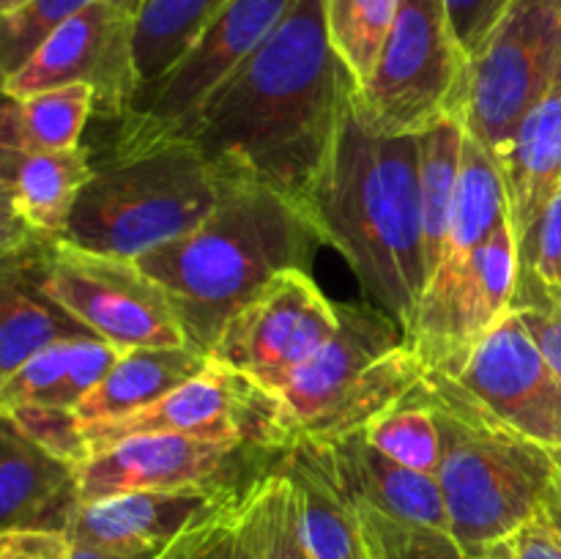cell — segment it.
Listing matches in <instances>:
<instances>
[{
  "instance_id": "7bdbcfd3",
  "label": "cell",
  "mask_w": 561,
  "mask_h": 559,
  "mask_svg": "<svg viewBox=\"0 0 561 559\" xmlns=\"http://www.w3.org/2000/svg\"><path fill=\"white\" fill-rule=\"evenodd\" d=\"M69 559H159V557H135V554H118L99 546H85V543H71Z\"/></svg>"
},
{
  "instance_id": "74e56055",
  "label": "cell",
  "mask_w": 561,
  "mask_h": 559,
  "mask_svg": "<svg viewBox=\"0 0 561 559\" xmlns=\"http://www.w3.org/2000/svg\"><path fill=\"white\" fill-rule=\"evenodd\" d=\"M520 272L548 285L561 283V190L548 203L529 244L520 252Z\"/></svg>"
},
{
  "instance_id": "60d3db41",
  "label": "cell",
  "mask_w": 561,
  "mask_h": 559,
  "mask_svg": "<svg viewBox=\"0 0 561 559\" xmlns=\"http://www.w3.org/2000/svg\"><path fill=\"white\" fill-rule=\"evenodd\" d=\"M71 540L66 532L9 529L0 532V559H69Z\"/></svg>"
},
{
  "instance_id": "3957f363",
  "label": "cell",
  "mask_w": 561,
  "mask_h": 559,
  "mask_svg": "<svg viewBox=\"0 0 561 559\" xmlns=\"http://www.w3.org/2000/svg\"><path fill=\"white\" fill-rule=\"evenodd\" d=\"M425 367L403 327L373 301L340 305V329L321 351L274 381H241L244 436L263 453L329 447L365 433L409 398Z\"/></svg>"
},
{
  "instance_id": "7a4b0ae2",
  "label": "cell",
  "mask_w": 561,
  "mask_h": 559,
  "mask_svg": "<svg viewBox=\"0 0 561 559\" xmlns=\"http://www.w3.org/2000/svg\"><path fill=\"white\" fill-rule=\"evenodd\" d=\"M305 212L323 244L345 258L367 301L409 327L427 283L420 137L373 129L354 91Z\"/></svg>"
},
{
  "instance_id": "4fadbf2b",
  "label": "cell",
  "mask_w": 561,
  "mask_h": 559,
  "mask_svg": "<svg viewBox=\"0 0 561 559\" xmlns=\"http://www.w3.org/2000/svg\"><path fill=\"white\" fill-rule=\"evenodd\" d=\"M520 285V247L513 225L502 223L471 258L453 294L438 305L420 307L403 329L409 345L427 373L458 376L477 345L515 307Z\"/></svg>"
},
{
  "instance_id": "9c48e42d",
  "label": "cell",
  "mask_w": 561,
  "mask_h": 559,
  "mask_svg": "<svg viewBox=\"0 0 561 559\" xmlns=\"http://www.w3.org/2000/svg\"><path fill=\"white\" fill-rule=\"evenodd\" d=\"M294 0H228L179 64L118 121L113 153L186 140L208 99L268 38Z\"/></svg>"
},
{
  "instance_id": "603a6c76",
  "label": "cell",
  "mask_w": 561,
  "mask_h": 559,
  "mask_svg": "<svg viewBox=\"0 0 561 559\" xmlns=\"http://www.w3.org/2000/svg\"><path fill=\"white\" fill-rule=\"evenodd\" d=\"M299 507L301 535L312 559H367L359 507L345 491L323 447H296L279 455Z\"/></svg>"
},
{
  "instance_id": "1f68e13d",
  "label": "cell",
  "mask_w": 561,
  "mask_h": 559,
  "mask_svg": "<svg viewBox=\"0 0 561 559\" xmlns=\"http://www.w3.org/2000/svg\"><path fill=\"white\" fill-rule=\"evenodd\" d=\"M356 507L367 559H474L449 529L392 518L362 502Z\"/></svg>"
},
{
  "instance_id": "d6a6232c",
  "label": "cell",
  "mask_w": 561,
  "mask_h": 559,
  "mask_svg": "<svg viewBox=\"0 0 561 559\" xmlns=\"http://www.w3.org/2000/svg\"><path fill=\"white\" fill-rule=\"evenodd\" d=\"M255 486V482H252ZM252 486L233 507L222 510L173 543L159 559H257Z\"/></svg>"
},
{
  "instance_id": "ffe728a7",
  "label": "cell",
  "mask_w": 561,
  "mask_h": 559,
  "mask_svg": "<svg viewBox=\"0 0 561 559\" xmlns=\"http://www.w3.org/2000/svg\"><path fill=\"white\" fill-rule=\"evenodd\" d=\"M80 504L77 466L49 455L3 420L0 529L69 532Z\"/></svg>"
},
{
  "instance_id": "ab89813d",
  "label": "cell",
  "mask_w": 561,
  "mask_h": 559,
  "mask_svg": "<svg viewBox=\"0 0 561 559\" xmlns=\"http://www.w3.org/2000/svg\"><path fill=\"white\" fill-rule=\"evenodd\" d=\"M513 3L515 0H444L455 36L463 44L469 58L496 31L499 22L513 9Z\"/></svg>"
},
{
  "instance_id": "7c38bea8",
  "label": "cell",
  "mask_w": 561,
  "mask_h": 559,
  "mask_svg": "<svg viewBox=\"0 0 561 559\" xmlns=\"http://www.w3.org/2000/svg\"><path fill=\"white\" fill-rule=\"evenodd\" d=\"M337 329L340 305L312 272L290 269L228 318L208 356L241 381H274L321 351Z\"/></svg>"
},
{
  "instance_id": "f35d334b",
  "label": "cell",
  "mask_w": 561,
  "mask_h": 559,
  "mask_svg": "<svg viewBox=\"0 0 561 559\" xmlns=\"http://www.w3.org/2000/svg\"><path fill=\"white\" fill-rule=\"evenodd\" d=\"M474 559H561V537L542 521L540 515L529 518L513 529L510 535L488 543L480 551L471 554Z\"/></svg>"
},
{
  "instance_id": "7402d4cb",
  "label": "cell",
  "mask_w": 561,
  "mask_h": 559,
  "mask_svg": "<svg viewBox=\"0 0 561 559\" xmlns=\"http://www.w3.org/2000/svg\"><path fill=\"white\" fill-rule=\"evenodd\" d=\"M323 449L354 502L392 518L449 529L447 502L436 477L398 464L373 447L362 433Z\"/></svg>"
},
{
  "instance_id": "8fae6325",
  "label": "cell",
  "mask_w": 561,
  "mask_h": 559,
  "mask_svg": "<svg viewBox=\"0 0 561 559\" xmlns=\"http://www.w3.org/2000/svg\"><path fill=\"white\" fill-rule=\"evenodd\" d=\"M91 85L102 118H126L142 96L135 58V11L99 0L60 22L31 58L3 75V96Z\"/></svg>"
},
{
  "instance_id": "484cf974",
  "label": "cell",
  "mask_w": 561,
  "mask_h": 559,
  "mask_svg": "<svg viewBox=\"0 0 561 559\" xmlns=\"http://www.w3.org/2000/svg\"><path fill=\"white\" fill-rule=\"evenodd\" d=\"M96 113L91 85H64L31 96H3L0 148L14 151H69L80 148L82 129Z\"/></svg>"
},
{
  "instance_id": "d4e9b609",
  "label": "cell",
  "mask_w": 561,
  "mask_h": 559,
  "mask_svg": "<svg viewBox=\"0 0 561 559\" xmlns=\"http://www.w3.org/2000/svg\"><path fill=\"white\" fill-rule=\"evenodd\" d=\"M91 334L33 285L31 274L3 261L0 277V378L20 370L27 360L60 340Z\"/></svg>"
},
{
  "instance_id": "83f0119b",
  "label": "cell",
  "mask_w": 561,
  "mask_h": 559,
  "mask_svg": "<svg viewBox=\"0 0 561 559\" xmlns=\"http://www.w3.org/2000/svg\"><path fill=\"white\" fill-rule=\"evenodd\" d=\"M420 137V197L422 230H425L427 274L433 272L449 228L455 186H458L460 159H463V121H444Z\"/></svg>"
},
{
  "instance_id": "4316f807",
  "label": "cell",
  "mask_w": 561,
  "mask_h": 559,
  "mask_svg": "<svg viewBox=\"0 0 561 559\" xmlns=\"http://www.w3.org/2000/svg\"><path fill=\"white\" fill-rule=\"evenodd\" d=\"M225 3L228 0H142L135 11V58L142 96L179 64Z\"/></svg>"
},
{
  "instance_id": "5bb4252c",
  "label": "cell",
  "mask_w": 561,
  "mask_h": 559,
  "mask_svg": "<svg viewBox=\"0 0 561 559\" xmlns=\"http://www.w3.org/2000/svg\"><path fill=\"white\" fill-rule=\"evenodd\" d=\"M453 378L515 433L561 449V376L515 310L496 323Z\"/></svg>"
},
{
  "instance_id": "277c9868",
  "label": "cell",
  "mask_w": 561,
  "mask_h": 559,
  "mask_svg": "<svg viewBox=\"0 0 561 559\" xmlns=\"http://www.w3.org/2000/svg\"><path fill=\"white\" fill-rule=\"evenodd\" d=\"M222 179L219 203L197 228L135 261L162 285L190 343L206 354L233 312L283 272H310L323 244L305 208L283 192Z\"/></svg>"
},
{
  "instance_id": "ac0fdd59",
  "label": "cell",
  "mask_w": 561,
  "mask_h": 559,
  "mask_svg": "<svg viewBox=\"0 0 561 559\" xmlns=\"http://www.w3.org/2000/svg\"><path fill=\"white\" fill-rule=\"evenodd\" d=\"M91 453L131 436H195L247 442L241 381L219 362L140 411L82 425Z\"/></svg>"
},
{
  "instance_id": "ee69618b",
  "label": "cell",
  "mask_w": 561,
  "mask_h": 559,
  "mask_svg": "<svg viewBox=\"0 0 561 559\" xmlns=\"http://www.w3.org/2000/svg\"><path fill=\"white\" fill-rule=\"evenodd\" d=\"M25 3H31V0H0V16L14 14V11L22 9Z\"/></svg>"
},
{
  "instance_id": "2e32d148",
  "label": "cell",
  "mask_w": 561,
  "mask_h": 559,
  "mask_svg": "<svg viewBox=\"0 0 561 559\" xmlns=\"http://www.w3.org/2000/svg\"><path fill=\"white\" fill-rule=\"evenodd\" d=\"M247 488L131 491L85 502L69 526L71 543L135 557H162L179 537L233 507Z\"/></svg>"
},
{
  "instance_id": "e0dca14e",
  "label": "cell",
  "mask_w": 561,
  "mask_h": 559,
  "mask_svg": "<svg viewBox=\"0 0 561 559\" xmlns=\"http://www.w3.org/2000/svg\"><path fill=\"white\" fill-rule=\"evenodd\" d=\"M93 170L82 146L69 151L0 148L3 255H25L64 239Z\"/></svg>"
},
{
  "instance_id": "8992f818",
  "label": "cell",
  "mask_w": 561,
  "mask_h": 559,
  "mask_svg": "<svg viewBox=\"0 0 561 559\" xmlns=\"http://www.w3.org/2000/svg\"><path fill=\"white\" fill-rule=\"evenodd\" d=\"M222 186V173L192 140L110 153L82 190L64 239L137 261L197 228L219 203Z\"/></svg>"
},
{
  "instance_id": "5b68a950",
  "label": "cell",
  "mask_w": 561,
  "mask_h": 559,
  "mask_svg": "<svg viewBox=\"0 0 561 559\" xmlns=\"http://www.w3.org/2000/svg\"><path fill=\"white\" fill-rule=\"evenodd\" d=\"M414 395L438 417V486L460 546L474 554L535 518L557 471V449L504 425L453 376L425 373Z\"/></svg>"
},
{
  "instance_id": "d6986e66",
  "label": "cell",
  "mask_w": 561,
  "mask_h": 559,
  "mask_svg": "<svg viewBox=\"0 0 561 559\" xmlns=\"http://www.w3.org/2000/svg\"><path fill=\"white\" fill-rule=\"evenodd\" d=\"M507 219L510 208L502 170H499L496 159L466 132L463 159H460L458 186H455L447 236H444L438 261L433 272L427 274V283L422 288L414 310L438 305L444 296L453 294L455 285L469 272L474 252Z\"/></svg>"
},
{
  "instance_id": "52a82bcc",
  "label": "cell",
  "mask_w": 561,
  "mask_h": 559,
  "mask_svg": "<svg viewBox=\"0 0 561 559\" xmlns=\"http://www.w3.org/2000/svg\"><path fill=\"white\" fill-rule=\"evenodd\" d=\"M469 80L471 58L444 0H400L376 69L356 88V107L376 132L416 137L463 121Z\"/></svg>"
},
{
  "instance_id": "b9f144b4",
  "label": "cell",
  "mask_w": 561,
  "mask_h": 559,
  "mask_svg": "<svg viewBox=\"0 0 561 559\" xmlns=\"http://www.w3.org/2000/svg\"><path fill=\"white\" fill-rule=\"evenodd\" d=\"M537 515L548 521V526L561 537V449H557V471H553V480L548 486L546 499H542Z\"/></svg>"
},
{
  "instance_id": "d590c367",
  "label": "cell",
  "mask_w": 561,
  "mask_h": 559,
  "mask_svg": "<svg viewBox=\"0 0 561 559\" xmlns=\"http://www.w3.org/2000/svg\"><path fill=\"white\" fill-rule=\"evenodd\" d=\"M75 343L77 338L60 340V343L49 345L47 351L33 356V360H27L20 370L0 378V409L25 403L47 406L53 400L55 389L64 381L66 370H69Z\"/></svg>"
},
{
  "instance_id": "30bf717a",
  "label": "cell",
  "mask_w": 561,
  "mask_h": 559,
  "mask_svg": "<svg viewBox=\"0 0 561 559\" xmlns=\"http://www.w3.org/2000/svg\"><path fill=\"white\" fill-rule=\"evenodd\" d=\"M561 11L551 0H515L496 31L471 55L463 126L496 164L535 104L557 80Z\"/></svg>"
},
{
  "instance_id": "8d00e7d4",
  "label": "cell",
  "mask_w": 561,
  "mask_h": 559,
  "mask_svg": "<svg viewBox=\"0 0 561 559\" xmlns=\"http://www.w3.org/2000/svg\"><path fill=\"white\" fill-rule=\"evenodd\" d=\"M513 310L518 312L520 323L531 334L542 356L561 376V283L548 285L531 274L520 272Z\"/></svg>"
},
{
  "instance_id": "f6af8a7d",
  "label": "cell",
  "mask_w": 561,
  "mask_h": 559,
  "mask_svg": "<svg viewBox=\"0 0 561 559\" xmlns=\"http://www.w3.org/2000/svg\"><path fill=\"white\" fill-rule=\"evenodd\" d=\"M551 3H553V5H557V9L561 11V0H551Z\"/></svg>"
},
{
  "instance_id": "e575fe53",
  "label": "cell",
  "mask_w": 561,
  "mask_h": 559,
  "mask_svg": "<svg viewBox=\"0 0 561 559\" xmlns=\"http://www.w3.org/2000/svg\"><path fill=\"white\" fill-rule=\"evenodd\" d=\"M0 417L11 422L22 436H27L33 444H38L49 455L66 460V464L80 466L91 455V444H88L82 422L77 420L75 411L25 403L0 409Z\"/></svg>"
},
{
  "instance_id": "6da1fadb",
  "label": "cell",
  "mask_w": 561,
  "mask_h": 559,
  "mask_svg": "<svg viewBox=\"0 0 561 559\" xmlns=\"http://www.w3.org/2000/svg\"><path fill=\"white\" fill-rule=\"evenodd\" d=\"M356 88L321 0H294L197 113L186 140L228 179L266 184L305 208Z\"/></svg>"
},
{
  "instance_id": "9a60e30c",
  "label": "cell",
  "mask_w": 561,
  "mask_h": 559,
  "mask_svg": "<svg viewBox=\"0 0 561 559\" xmlns=\"http://www.w3.org/2000/svg\"><path fill=\"white\" fill-rule=\"evenodd\" d=\"M252 449L261 447L250 442L195 436L124 438L96 449L77 466L80 499L85 504L131 491L241 488L236 475Z\"/></svg>"
},
{
  "instance_id": "ba28073f",
  "label": "cell",
  "mask_w": 561,
  "mask_h": 559,
  "mask_svg": "<svg viewBox=\"0 0 561 559\" xmlns=\"http://www.w3.org/2000/svg\"><path fill=\"white\" fill-rule=\"evenodd\" d=\"M3 261L20 263L49 301L118 349L192 345L162 285L135 261L82 250L66 239Z\"/></svg>"
},
{
  "instance_id": "4dcf8cb0",
  "label": "cell",
  "mask_w": 561,
  "mask_h": 559,
  "mask_svg": "<svg viewBox=\"0 0 561 559\" xmlns=\"http://www.w3.org/2000/svg\"><path fill=\"white\" fill-rule=\"evenodd\" d=\"M252 504L257 524V559H312L301 535L294 486L279 466L257 477L252 486Z\"/></svg>"
},
{
  "instance_id": "cb8c5ba5",
  "label": "cell",
  "mask_w": 561,
  "mask_h": 559,
  "mask_svg": "<svg viewBox=\"0 0 561 559\" xmlns=\"http://www.w3.org/2000/svg\"><path fill=\"white\" fill-rule=\"evenodd\" d=\"M211 362L197 345H164V349H131L124 351L104 381L77 406V420L82 425L140 411L157 403L175 387L195 378Z\"/></svg>"
},
{
  "instance_id": "f1b7e54d",
  "label": "cell",
  "mask_w": 561,
  "mask_h": 559,
  "mask_svg": "<svg viewBox=\"0 0 561 559\" xmlns=\"http://www.w3.org/2000/svg\"><path fill=\"white\" fill-rule=\"evenodd\" d=\"M321 9L334 49L362 88L376 69L400 0H321Z\"/></svg>"
},
{
  "instance_id": "f546056e",
  "label": "cell",
  "mask_w": 561,
  "mask_h": 559,
  "mask_svg": "<svg viewBox=\"0 0 561 559\" xmlns=\"http://www.w3.org/2000/svg\"><path fill=\"white\" fill-rule=\"evenodd\" d=\"M362 436L398 464L425 471L438 480L444 455L442 427H438L436 411L425 400L416 398L414 392L389 411H383Z\"/></svg>"
},
{
  "instance_id": "44dd1931",
  "label": "cell",
  "mask_w": 561,
  "mask_h": 559,
  "mask_svg": "<svg viewBox=\"0 0 561 559\" xmlns=\"http://www.w3.org/2000/svg\"><path fill=\"white\" fill-rule=\"evenodd\" d=\"M499 170L507 192L510 225L524 252L542 212L561 190V64L557 80L524 118Z\"/></svg>"
},
{
  "instance_id": "836d02e7",
  "label": "cell",
  "mask_w": 561,
  "mask_h": 559,
  "mask_svg": "<svg viewBox=\"0 0 561 559\" xmlns=\"http://www.w3.org/2000/svg\"><path fill=\"white\" fill-rule=\"evenodd\" d=\"M99 0H31L14 14L3 16V75L14 71L16 66L25 64L31 58L33 49L69 16L77 11L88 9ZM107 3H118L124 9L137 11L142 0H107Z\"/></svg>"
}]
</instances>
